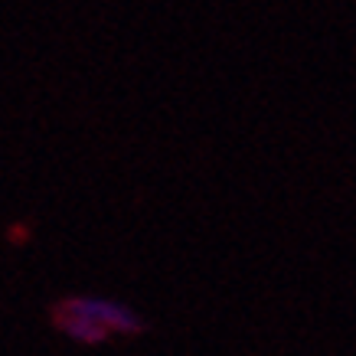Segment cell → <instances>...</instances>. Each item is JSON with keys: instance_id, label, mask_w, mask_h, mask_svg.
Returning a JSON list of instances; mask_svg holds the SVG:
<instances>
[{"instance_id": "cell-1", "label": "cell", "mask_w": 356, "mask_h": 356, "mask_svg": "<svg viewBox=\"0 0 356 356\" xmlns=\"http://www.w3.org/2000/svg\"><path fill=\"white\" fill-rule=\"evenodd\" d=\"M53 324L63 337L79 346H102L111 340H128L147 330V321L131 304L95 294H76L56 304Z\"/></svg>"}]
</instances>
